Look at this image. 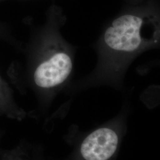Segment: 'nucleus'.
I'll return each mask as SVG.
<instances>
[{"label":"nucleus","mask_w":160,"mask_h":160,"mask_svg":"<svg viewBox=\"0 0 160 160\" xmlns=\"http://www.w3.org/2000/svg\"><path fill=\"white\" fill-rule=\"evenodd\" d=\"M159 26L152 17L125 14L117 18L103 36L107 50L118 56H129L155 44Z\"/></svg>","instance_id":"f257e3e1"},{"label":"nucleus","mask_w":160,"mask_h":160,"mask_svg":"<svg viewBox=\"0 0 160 160\" xmlns=\"http://www.w3.org/2000/svg\"><path fill=\"white\" fill-rule=\"evenodd\" d=\"M120 138L119 127L109 125L98 128L88 135L81 143L78 160H114Z\"/></svg>","instance_id":"f03ea898"},{"label":"nucleus","mask_w":160,"mask_h":160,"mask_svg":"<svg viewBox=\"0 0 160 160\" xmlns=\"http://www.w3.org/2000/svg\"><path fill=\"white\" fill-rule=\"evenodd\" d=\"M72 67V58L68 53L58 49L38 66L33 75L34 82L41 88H55L67 80Z\"/></svg>","instance_id":"7ed1b4c3"},{"label":"nucleus","mask_w":160,"mask_h":160,"mask_svg":"<svg viewBox=\"0 0 160 160\" xmlns=\"http://www.w3.org/2000/svg\"><path fill=\"white\" fill-rule=\"evenodd\" d=\"M0 160H28L26 150L22 146H17L4 152Z\"/></svg>","instance_id":"20e7f679"}]
</instances>
